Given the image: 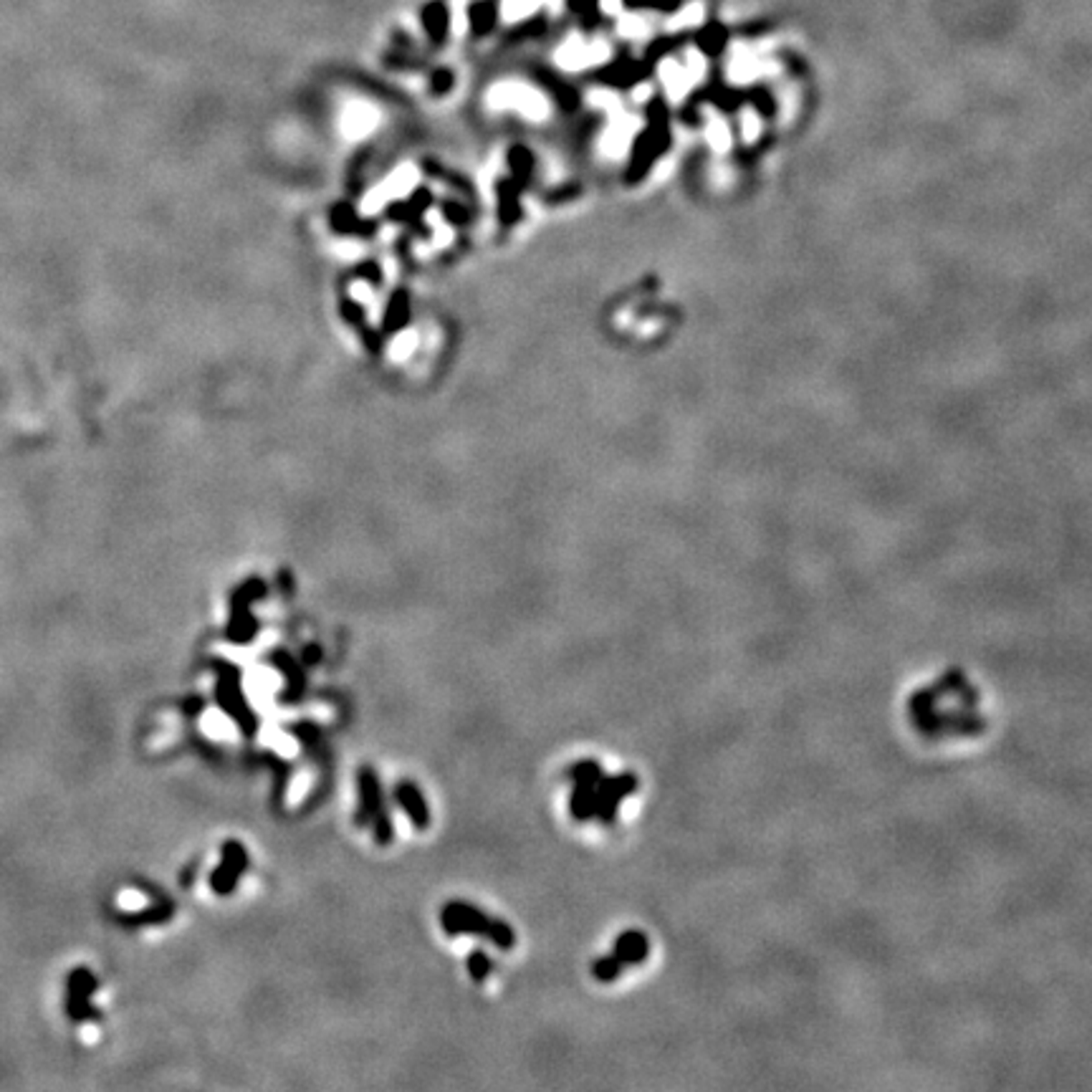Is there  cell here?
I'll return each instance as SVG.
<instances>
[{
	"label": "cell",
	"mask_w": 1092,
	"mask_h": 1092,
	"mask_svg": "<svg viewBox=\"0 0 1092 1092\" xmlns=\"http://www.w3.org/2000/svg\"><path fill=\"white\" fill-rule=\"evenodd\" d=\"M911 721L930 741L974 736L983 726L978 693L956 673L943 675L913 696Z\"/></svg>",
	"instance_id": "obj_1"
},
{
	"label": "cell",
	"mask_w": 1092,
	"mask_h": 1092,
	"mask_svg": "<svg viewBox=\"0 0 1092 1092\" xmlns=\"http://www.w3.org/2000/svg\"><path fill=\"white\" fill-rule=\"evenodd\" d=\"M486 102L490 109H511L519 112L521 117L531 119V122H544L549 117V102L526 84H516V81H499L488 89Z\"/></svg>",
	"instance_id": "obj_2"
},
{
	"label": "cell",
	"mask_w": 1092,
	"mask_h": 1092,
	"mask_svg": "<svg viewBox=\"0 0 1092 1092\" xmlns=\"http://www.w3.org/2000/svg\"><path fill=\"white\" fill-rule=\"evenodd\" d=\"M572 781H574V791L569 800V809L572 817L584 822L594 817V794H597V781L602 776V769L597 761H579L572 766L569 771Z\"/></svg>",
	"instance_id": "obj_3"
},
{
	"label": "cell",
	"mask_w": 1092,
	"mask_h": 1092,
	"mask_svg": "<svg viewBox=\"0 0 1092 1092\" xmlns=\"http://www.w3.org/2000/svg\"><path fill=\"white\" fill-rule=\"evenodd\" d=\"M495 918L483 916L476 906L471 903H448L440 911V925L445 928V933L451 935H461V933H471V935H483L488 938L490 928H493Z\"/></svg>",
	"instance_id": "obj_4"
},
{
	"label": "cell",
	"mask_w": 1092,
	"mask_h": 1092,
	"mask_svg": "<svg viewBox=\"0 0 1092 1092\" xmlns=\"http://www.w3.org/2000/svg\"><path fill=\"white\" fill-rule=\"evenodd\" d=\"M610 56V48L602 41H584L582 36H572L557 51V64L567 71H582L587 66L602 64Z\"/></svg>",
	"instance_id": "obj_5"
},
{
	"label": "cell",
	"mask_w": 1092,
	"mask_h": 1092,
	"mask_svg": "<svg viewBox=\"0 0 1092 1092\" xmlns=\"http://www.w3.org/2000/svg\"><path fill=\"white\" fill-rule=\"evenodd\" d=\"M637 779L632 774H620V776H600L597 781V794H594V817L602 822H612L617 814V807L625 797L635 791Z\"/></svg>",
	"instance_id": "obj_6"
},
{
	"label": "cell",
	"mask_w": 1092,
	"mask_h": 1092,
	"mask_svg": "<svg viewBox=\"0 0 1092 1092\" xmlns=\"http://www.w3.org/2000/svg\"><path fill=\"white\" fill-rule=\"evenodd\" d=\"M415 182H418V172H415V167H410V165L397 167L387 180H382V185H377L374 190H370V195L365 197V203H362V210H365V213H377V210H382L387 203L397 201V197H405V195L415 187Z\"/></svg>",
	"instance_id": "obj_7"
},
{
	"label": "cell",
	"mask_w": 1092,
	"mask_h": 1092,
	"mask_svg": "<svg viewBox=\"0 0 1092 1092\" xmlns=\"http://www.w3.org/2000/svg\"><path fill=\"white\" fill-rule=\"evenodd\" d=\"M377 124H379V112L374 104L365 102V99H355V102L346 104L341 112V119H339L341 134L352 142L370 137L377 129Z\"/></svg>",
	"instance_id": "obj_8"
},
{
	"label": "cell",
	"mask_w": 1092,
	"mask_h": 1092,
	"mask_svg": "<svg viewBox=\"0 0 1092 1092\" xmlns=\"http://www.w3.org/2000/svg\"><path fill=\"white\" fill-rule=\"evenodd\" d=\"M384 812L382 807V791H379V781L377 774L365 766L360 771V807H357V822L360 824H372L379 814Z\"/></svg>",
	"instance_id": "obj_9"
},
{
	"label": "cell",
	"mask_w": 1092,
	"mask_h": 1092,
	"mask_svg": "<svg viewBox=\"0 0 1092 1092\" xmlns=\"http://www.w3.org/2000/svg\"><path fill=\"white\" fill-rule=\"evenodd\" d=\"M394 800L403 807V812H408V817L413 819L415 827H428L430 824V809L428 802L423 797V791L413 784V781H400L394 786Z\"/></svg>",
	"instance_id": "obj_10"
},
{
	"label": "cell",
	"mask_w": 1092,
	"mask_h": 1092,
	"mask_svg": "<svg viewBox=\"0 0 1092 1092\" xmlns=\"http://www.w3.org/2000/svg\"><path fill=\"white\" fill-rule=\"evenodd\" d=\"M648 949L650 943L640 930H625L615 943V956L620 959L622 966H635L648 959Z\"/></svg>",
	"instance_id": "obj_11"
},
{
	"label": "cell",
	"mask_w": 1092,
	"mask_h": 1092,
	"mask_svg": "<svg viewBox=\"0 0 1092 1092\" xmlns=\"http://www.w3.org/2000/svg\"><path fill=\"white\" fill-rule=\"evenodd\" d=\"M243 867H245V850L238 845V842H230V845L225 848V865H223L220 872L215 875V887H218V892H230L233 885H235V880L240 877Z\"/></svg>",
	"instance_id": "obj_12"
},
{
	"label": "cell",
	"mask_w": 1092,
	"mask_h": 1092,
	"mask_svg": "<svg viewBox=\"0 0 1092 1092\" xmlns=\"http://www.w3.org/2000/svg\"><path fill=\"white\" fill-rule=\"evenodd\" d=\"M546 0H501V18L506 23H519L529 16H534Z\"/></svg>",
	"instance_id": "obj_13"
},
{
	"label": "cell",
	"mask_w": 1092,
	"mask_h": 1092,
	"mask_svg": "<svg viewBox=\"0 0 1092 1092\" xmlns=\"http://www.w3.org/2000/svg\"><path fill=\"white\" fill-rule=\"evenodd\" d=\"M627 144H630V124H627L625 119L612 122L610 129H607V134H605V139H602L605 152L617 157V155H622V152L627 150Z\"/></svg>",
	"instance_id": "obj_14"
},
{
	"label": "cell",
	"mask_w": 1092,
	"mask_h": 1092,
	"mask_svg": "<svg viewBox=\"0 0 1092 1092\" xmlns=\"http://www.w3.org/2000/svg\"><path fill=\"white\" fill-rule=\"evenodd\" d=\"M418 350V334L415 331H403L392 339V344L387 346V357L392 362H405L413 352Z\"/></svg>",
	"instance_id": "obj_15"
},
{
	"label": "cell",
	"mask_w": 1092,
	"mask_h": 1092,
	"mask_svg": "<svg viewBox=\"0 0 1092 1092\" xmlns=\"http://www.w3.org/2000/svg\"><path fill=\"white\" fill-rule=\"evenodd\" d=\"M594 976H597L600 981H615L617 976H620V971H622V964H620V959L612 954V956H605V959H600L597 964H594Z\"/></svg>",
	"instance_id": "obj_16"
},
{
	"label": "cell",
	"mask_w": 1092,
	"mask_h": 1092,
	"mask_svg": "<svg viewBox=\"0 0 1092 1092\" xmlns=\"http://www.w3.org/2000/svg\"><path fill=\"white\" fill-rule=\"evenodd\" d=\"M490 959L483 954V951H473L471 956H468V971H471V976L476 978V981H483L488 974H490Z\"/></svg>",
	"instance_id": "obj_17"
},
{
	"label": "cell",
	"mask_w": 1092,
	"mask_h": 1092,
	"mask_svg": "<svg viewBox=\"0 0 1092 1092\" xmlns=\"http://www.w3.org/2000/svg\"><path fill=\"white\" fill-rule=\"evenodd\" d=\"M451 21L456 33H463L468 28V0H451Z\"/></svg>",
	"instance_id": "obj_18"
},
{
	"label": "cell",
	"mask_w": 1092,
	"mask_h": 1092,
	"mask_svg": "<svg viewBox=\"0 0 1092 1092\" xmlns=\"http://www.w3.org/2000/svg\"><path fill=\"white\" fill-rule=\"evenodd\" d=\"M645 28H642V23L637 21V18H627L625 23H622V33H630V36H637V33H642Z\"/></svg>",
	"instance_id": "obj_19"
},
{
	"label": "cell",
	"mask_w": 1092,
	"mask_h": 1092,
	"mask_svg": "<svg viewBox=\"0 0 1092 1092\" xmlns=\"http://www.w3.org/2000/svg\"><path fill=\"white\" fill-rule=\"evenodd\" d=\"M617 6H620V0H602V8H605L607 13H615Z\"/></svg>",
	"instance_id": "obj_20"
}]
</instances>
